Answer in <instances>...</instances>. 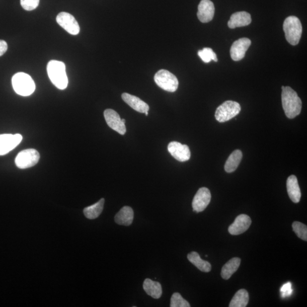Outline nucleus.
Segmentation results:
<instances>
[{"label": "nucleus", "instance_id": "obj_21", "mask_svg": "<svg viewBox=\"0 0 307 307\" xmlns=\"http://www.w3.org/2000/svg\"><path fill=\"white\" fill-rule=\"evenodd\" d=\"M187 258L197 268L204 273L210 272L212 266L211 263L204 261L200 258L199 254L195 251H192L187 255Z\"/></svg>", "mask_w": 307, "mask_h": 307}, {"label": "nucleus", "instance_id": "obj_13", "mask_svg": "<svg viewBox=\"0 0 307 307\" xmlns=\"http://www.w3.org/2000/svg\"><path fill=\"white\" fill-rule=\"evenodd\" d=\"M251 42L247 38H240L232 45L230 51V56L234 61H239L245 57V54L251 45Z\"/></svg>", "mask_w": 307, "mask_h": 307}, {"label": "nucleus", "instance_id": "obj_2", "mask_svg": "<svg viewBox=\"0 0 307 307\" xmlns=\"http://www.w3.org/2000/svg\"><path fill=\"white\" fill-rule=\"evenodd\" d=\"M47 71L51 81L57 88L64 90L68 87L69 80L64 62L51 61L47 65Z\"/></svg>", "mask_w": 307, "mask_h": 307}, {"label": "nucleus", "instance_id": "obj_31", "mask_svg": "<svg viewBox=\"0 0 307 307\" xmlns=\"http://www.w3.org/2000/svg\"><path fill=\"white\" fill-rule=\"evenodd\" d=\"M7 50V43L5 41L0 40V57L3 56Z\"/></svg>", "mask_w": 307, "mask_h": 307}, {"label": "nucleus", "instance_id": "obj_10", "mask_svg": "<svg viewBox=\"0 0 307 307\" xmlns=\"http://www.w3.org/2000/svg\"><path fill=\"white\" fill-rule=\"evenodd\" d=\"M211 194L209 189L202 187L197 192L192 201L193 211L196 213L203 212L211 202Z\"/></svg>", "mask_w": 307, "mask_h": 307}, {"label": "nucleus", "instance_id": "obj_20", "mask_svg": "<svg viewBox=\"0 0 307 307\" xmlns=\"http://www.w3.org/2000/svg\"><path fill=\"white\" fill-rule=\"evenodd\" d=\"M145 292L153 298L159 299L162 295V288L160 283L153 281L151 279H146L143 285Z\"/></svg>", "mask_w": 307, "mask_h": 307}, {"label": "nucleus", "instance_id": "obj_16", "mask_svg": "<svg viewBox=\"0 0 307 307\" xmlns=\"http://www.w3.org/2000/svg\"><path fill=\"white\" fill-rule=\"evenodd\" d=\"M251 22V15L246 11H238L231 15L228 21V27L230 29L249 25Z\"/></svg>", "mask_w": 307, "mask_h": 307}, {"label": "nucleus", "instance_id": "obj_28", "mask_svg": "<svg viewBox=\"0 0 307 307\" xmlns=\"http://www.w3.org/2000/svg\"><path fill=\"white\" fill-rule=\"evenodd\" d=\"M171 307H190L191 306L186 300L183 298L179 293H175L171 298Z\"/></svg>", "mask_w": 307, "mask_h": 307}, {"label": "nucleus", "instance_id": "obj_26", "mask_svg": "<svg viewBox=\"0 0 307 307\" xmlns=\"http://www.w3.org/2000/svg\"><path fill=\"white\" fill-rule=\"evenodd\" d=\"M198 56L206 64L211 62L212 60L216 62L218 61L217 56H216L213 50L208 48V47H206V48H204L202 50H199L198 51Z\"/></svg>", "mask_w": 307, "mask_h": 307}, {"label": "nucleus", "instance_id": "obj_6", "mask_svg": "<svg viewBox=\"0 0 307 307\" xmlns=\"http://www.w3.org/2000/svg\"><path fill=\"white\" fill-rule=\"evenodd\" d=\"M154 81L157 85L167 92H174L178 88V78L166 70L158 71L155 75Z\"/></svg>", "mask_w": 307, "mask_h": 307}, {"label": "nucleus", "instance_id": "obj_18", "mask_svg": "<svg viewBox=\"0 0 307 307\" xmlns=\"http://www.w3.org/2000/svg\"><path fill=\"white\" fill-rule=\"evenodd\" d=\"M287 189L290 198L295 203H298L301 199V191L297 178L291 175L287 180Z\"/></svg>", "mask_w": 307, "mask_h": 307}, {"label": "nucleus", "instance_id": "obj_24", "mask_svg": "<svg viewBox=\"0 0 307 307\" xmlns=\"http://www.w3.org/2000/svg\"><path fill=\"white\" fill-rule=\"evenodd\" d=\"M242 153L239 150H236L231 154L225 164V170L231 173L236 170L242 160Z\"/></svg>", "mask_w": 307, "mask_h": 307}, {"label": "nucleus", "instance_id": "obj_15", "mask_svg": "<svg viewBox=\"0 0 307 307\" xmlns=\"http://www.w3.org/2000/svg\"><path fill=\"white\" fill-rule=\"evenodd\" d=\"M215 6L210 0H202L198 6L197 13L200 22L207 23L213 19L215 15Z\"/></svg>", "mask_w": 307, "mask_h": 307}, {"label": "nucleus", "instance_id": "obj_17", "mask_svg": "<svg viewBox=\"0 0 307 307\" xmlns=\"http://www.w3.org/2000/svg\"><path fill=\"white\" fill-rule=\"evenodd\" d=\"M121 97L126 103L137 112L141 113L149 112V106L140 98L127 93H124Z\"/></svg>", "mask_w": 307, "mask_h": 307}, {"label": "nucleus", "instance_id": "obj_23", "mask_svg": "<svg viewBox=\"0 0 307 307\" xmlns=\"http://www.w3.org/2000/svg\"><path fill=\"white\" fill-rule=\"evenodd\" d=\"M104 202L105 200L102 198L92 206L85 208L83 213L85 217L90 220L97 219L103 211Z\"/></svg>", "mask_w": 307, "mask_h": 307}, {"label": "nucleus", "instance_id": "obj_32", "mask_svg": "<svg viewBox=\"0 0 307 307\" xmlns=\"http://www.w3.org/2000/svg\"><path fill=\"white\" fill-rule=\"evenodd\" d=\"M121 120H122V121H123V123H124V124H125V123H126V121H125V119H122Z\"/></svg>", "mask_w": 307, "mask_h": 307}, {"label": "nucleus", "instance_id": "obj_1", "mask_svg": "<svg viewBox=\"0 0 307 307\" xmlns=\"http://www.w3.org/2000/svg\"><path fill=\"white\" fill-rule=\"evenodd\" d=\"M282 102L285 115L290 119H294L301 113L302 102L301 98L290 86L282 87Z\"/></svg>", "mask_w": 307, "mask_h": 307}, {"label": "nucleus", "instance_id": "obj_29", "mask_svg": "<svg viewBox=\"0 0 307 307\" xmlns=\"http://www.w3.org/2000/svg\"><path fill=\"white\" fill-rule=\"evenodd\" d=\"M40 0H21V5L27 11L33 10L39 5Z\"/></svg>", "mask_w": 307, "mask_h": 307}, {"label": "nucleus", "instance_id": "obj_5", "mask_svg": "<svg viewBox=\"0 0 307 307\" xmlns=\"http://www.w3.org/2000/svg\"><path fill=\"white\" fill-rule=\"evenodd\" d=\"M241 110V106L238 102L227 101L216 109V119L219 123H225L238 115Z\"/></svg>", "mask_w": 307, "mask_h": 307}, {"label": "nucleus", "instance_id": "obj_7", "mask_svg": "<svg viewBox=\"0 0 307 307\" xmlns=\"http://www.w3.org/2000/svg\"><path fill=\"white\" fill-rule=\"evenodd\" d=\"M39 158H40V155L36 150L26 149L18 153L15 158V163L19 168H28L37 164Z\"/></svg>", "mask_w": 307, "mask_h": 307}, {"label": "nucleus", "instance_id": "obj_3", "mask_svg": "<svg viewBox=\"0 0 307 307\" xmlns=\"http://www.w3.org/2000/svg\"><path fill=\"white\" fill-rule=\"evenodd\" d=\"M11 82L14 91L19 95L28 96L35 91V82L28 74L23 73L15 74Z\"/></svg>", "mask_w": 307, "mask_h": 307}, {"label": "nucleus", "instance_id": "obj_25", "mask_svg": "<svg viewBox=\"0 0 307 307\" xmlns=\"http://www.w3.org/2000/svg\"><path fill=\"white\" fill-rule=\"evenodd\" d=\"M249 301V293L245 289L239 290L234 295L230 303V307H245Z\"/></svg>", "mask_w": 307, "mask_h": 307}, {"label": "nucleus", "instance_id": "obj_19", "mask_svg": "<svg viewBox=\"0 0 307 307\" xmlns=\"http://www.w3.org/2000/svg\"><path fill=\"white\" fill-rule=\"evenodd\" d=\"M134 219V211L131 207L125 206L116 215L115 222L119 225L129 226L131 225Z\"/></svg>", "mask_w": 307, "mask_h": 307}, {"label": "nucleus", "instance_id": "obj_30", "mask_svg": "<svg viewBox=\"0 0 307 307\" xmlns=\"http://www.w3.org/2000/svg\"><path fill=\"white\" fill-rule=\"evenodd\" d=\"M281 292L283 298L290 296L293 293L292 285H291V283L288 282L283 285L281 287Z\"/></svg>", "mask_w": 307, "mask_h": 307}, {"label": "nucleus", "instance_id": "obj_11", "mask_svg": "<svg viewBox=\"0 0 307 307\" xmlns=\"http://www.w3.org/2000/svg\"><path fill=\"white\" fill-rule=\"evenodd\" d=\"M168 151L174 158L179 162H186L191 158L190 148L186 145L178 142H171L168 146Z\"/></svg>", "mask_w": 307, "mask_h": 307}, {"label": "nucleus", "instance_id": "obj_14", "mask_svg": "<svg viewBox=\"0 0 307 307\" xmlns=\"http://www.w3.org/2000/svg\"><path fill=\"white\" fill-rule=\"evenodd\" d=\"M251 220L249 216L240 215L235 218L233 223H232L228 228V231L231 235H239L245 232L251 226Z\"/></svg>", "mask_w": 307, "mask_h": 307}, {"label": "nucleus", "instance_id": "obj_12", "mask_svg": "<svg viewBox=\"0 0 307 307\" xmlns=\"http://www.w3.org/2000/svg\"><path fill=\"white\" fill-rule=\"evenodd\" d=\"M104 115L105 121L110 128L121 135H125L127 132L125 124L122 121L119 114L113 109H108L104 111Z\"/></svg>", "mask_w": 307, "mask_h": 307}, {"label": "nucleus", "instance_id": "obj_8", "mask_svg": "<svg viewBox=\"0 0 307 307\" xmlns=\"http://www.w3.org/2000/svg\"><path fill=\"white\" fill-rule=\"evenodd\" d=\"M22 136L19 134L0 135V156L4 155L21 143Z\"/></svg>", "mask_w": 307, "mask_h": 307}, {"label": "nucleus", "instance_id": "obj_4", "mask_svg": "<svg viewBox=\"0 0 307 307\" xmlns=\"http://www.w3.org/2000/svg\"><path fill=\"white\" fill-rule=\"evenodd\" d=\"M283 27L287 42L291 45H297L302 34V25L299 19L295 16L287 17L283 23Z\"/></svg>", "mask_w": 307, "mask_h": 307}, {"label": "nucleus", "instance_id": "obj_33", "mask_svg": "<svg viewBox=\"0 0 307 307\" xmlns=\"http://www.w3.org/2000/svg\"><path fill=\"white\" fill-rule=\"evenodd\" d=\"M145 114L146 116H148V115L149 113H148V112H146L145 113Z\"/></svg>", "mask_w": 307, "mask_h": 307}, {"label": "nucleus", "instance_id": "obj_9", "mask_svg": "<svg viewBox=\"0 0 307 307\" xmlns=\"http://www.w3.org/2000/svg\"><path fill=\"white\" fill-rule=\"evenodd\" d=\"M57 22L63 28L72 35H77L80 32V26L73 15L61 12L57 15Z\"/></svg>", "mask_w": 307, "mask_h": 307}, {"label": "nucleus", "instance_id": "obj_22", "mask_svg": "<svg viewBox=\"0 0 307 307\" xmlns=\"http://www.w3.org/2000/svg\"><path fill=\"white\" fill-rule=\"evenodd\" d=\"M240 264H241L240 258H233L231 259L223 267L221 273L222 278L226 280L230 279L232 275L237 271Z\"/></svg>", "mask_w": 307, "mask_h": 307}, {"label": "nucleus", "instance_id": "obj_27", "mask_svg": "<svg viewBox=\"0 0 307 307\" xmlns=\"http://www.w3.org/2000/svg\"><path fill=\"white\" fill-rule=\"evenodd\" d=\"M293 229L299 238L307 241V227L301 222H295L293 224Z\"/></svg>", "mask_w": 307, "mask_h": 307}]
</instances>
